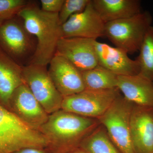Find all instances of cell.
<instances>
[{"instance_id": "17", "label": "cell", "mask_w": 153, "mask_h": 153, "mask_svg": "<svg viewBox=\"0 0 153 153\" xmlns=\"http://www.w3.org/2000/svg\"><path fill=\"white\" fill-rule=\"evenodd\" d=\"M94 7L105 23L133 16L141 12L138 0H93Z\"/></svg>"}, {"instance_id": "18", "label": "cell", "mask_w": 153, "mask_h": 153, "mask_svg": "<svg viewBox=\"0 0 153 153\" xmlns=\"http://www.w3.org/2000/svg\"><path fill=\"white\" fill-rule=\"evenodd\" d=\"M81 74L85 90H108L117 88V75L98 65L81 71Z\"/></svg>"}, {"instance_id": "22", "label": "cell", "mask_w": 153, "mask_h": 153, "mask_svg": "<svg viewBox=\"0 0 153 153\" xmlns=\"http://www.w3.org/2000/svg\"><path fill=\"white\" fill-rule=\"evenodd\" d=\"M91 0H64L59 12V19L61 25L64 24L71 16L82 12Z\"/></svg>"}, {"instance_id": "16", "label": "cell", "mask_w": 153, "mask_h": 153, "mask_svg": "<svg viewBox=\"0 0 153 153\" xmlns=\"http://www.w3.org/2000/svg\"><path fill=\"white\" fill-rule=\"evenodd\" d=\"M23 66L0 47V103L7 109L14 91L25 82Z\"/></svg>"}, {"instance_id": "23", "label": "cell", "mask_w": 153, "mask_h": 153, "mask_svg": "<svg viewBox=\"0 0 153 153\" xmlns=\"http://www.w3.org/2000/svg\"><path fill=\"white\" fill-rule=\"evenodd\" d=\"M64 0H41V9L49 13H58L61 10Z\"/></svg>"}, {"instance_id": "14", "label": "cell", "mask_w": 153, "mask_h": 153, "mask_svg": "<svg viewBox=\"0 0 153 153\" xmlns=\"http://www.w3.org/2000/svg\"><path fill=\"white\" fill-rule=\"evenodd\" d=\"M98 65L117 76H130L140 73V66L137 59L132 60L128 53L117 47L95 42Z\"/></svg>"}, {"instance_id": "21", "label": "cell", "mask_w": 153, "mask_h": 153, "mask_svg": "<svg viewBox=\"0 0 153 153\" xmlns=\"http://www.w3.org/2000/svg\"><path fill=\"white\" fill-rule=\"evenodd\" d=\"M28 3L25 0H0V25L17 16Z\"/></svg>"}, {"instance_id": "12", "label": "cell", "mask_w": 153, "mask_h": 153, "mask_svg": "<svg viewBox=\"0 0 153 153\" xmlns=\"http://www.w3.org/2000/svg\"><path fill=\"white\" fill-rule=\"evenodd\" d=\"M48 65L49 76L63 97L85 90L81 71L65 57L55 54Z\"/></svg>"}, {"instance_id": "11", "label": "cell", "mask_w": 153, "mask_h": 153, "mask_svg": "<svg viewBox=\"0 0 153 153\" xmlns=\"http://www.w3.org/2000/svg\"><path fill=\"white\" fill-rule=\"evenodd\" d=\"M97 40L80 38H62L58 41L55 54L69 60L80 71L98 65L95 49Z\"/></svg>"}, {"instance_id": "3", "label": "cell", "mask_w": 153, "mask_h": 153, "mask_svg": "<svg viewBox=\"0 0 153 153\" xmlns=\"http://www.w3.org/2000/svg\"><path fill=\"white\" fill-rule=\"evenodd\" d=\"M47 144L41 132L27 125L0 103V153H13L26 148L45 149Z\"/></svg>"}, {"instance_id": "19", "label": "cell", "mask_w": 153, "mask_h": 153, "mask_svg": "<svg viewBox=\"0 0 153 153\" xmlns=\"http://www.w3.org/2000/svg\"><path fill=\"white\" fill-rule=\"evenodd\" d=\"M79 147L88 153H121L100 124L82 140Z\"/></svg>"}, {"instance_id": "5", "label": "cell", "mask_w": 153, "mask_h": 153, "mask_svg": "<svg viewBox=\"0 0 153 153\" xmlns=\"http://www.w3.org/2000/svg\"><path fill=\"white\" fill-rule=\"evenodd\" d=\"M133 105L121 95L97 119L121 153H135L130 128L131 114Z\"/></svg>"}, {"instance_id": "2", "label": "cell", "mask_w": 153, "mask_h": 153, "mask_svg": "<svg viewBox=\"0 0 153 153\" xmlns=\"http://www.w3.org/2000/svg\"><path fill=\"white\" fill-rule=\"evenodd\" d=\"M18 16L37 41L36 51L29 64L47 66L55 55L58 41L62 38L59 14L45 12L36 3L29 2Z\"/></svg>"}, {"instance_id": "25", "label": "cell", "mask_w": 153, "mask_h": 153, "mask_svg": "<svg viewBox=\"0 0 153 153\" xmlns=\"http://www.w3.org/2000/svg\"><path fill=\"white\" fill-rule=\"evenodd\" d=\"M68 153H88L87 152H85V150L82 149V148L80 147H77L75 148L74 149L68 152Z\"/></svg>"}, {"instance_id": "7", "label": "cell", "mask_w": 153, "mask_h": 153, "mask_svg": "<svg viewBox=\"0 0 153 153\" xmlns=\"http://www.w3.org/2000/svg\"><path fill=\"white\" fill-rule=\"evenodd\" d=\"M121 95L118 88L102 90L85 89L63 97L61 109L84 117L98 119Z\"/></svg>"}, {"instance_id": "13", "label": "cell", "mask_w": 153, "mask_h": 153, "mask_svg": "<svg viewBox=\"0 0 153 153\" xmlns=\"http://www.w3.org/2000/svg\"><path fill=\"white\" fill-rule=\"evenodd\" d=\"M130 128L135 153H153V106L134 104Z\"/></svg>"}, {"instance_id": "15", "label": "cell", "mask_w": 153, "mask_h": 153, "mask_svg": "<svg viewBox=\"0 0 153 153\" xmlns=\"http://www.w3.org/2000/svg\"><path fill=\"white\" fill-rule=\"evenodd\" d=\"M117 87L123 97L134 104L153 106V83L140 74L118 76Z\"/></svg>"}, {"instance_id": "4", "label": "cell", "mask_w": 153, "mask_h": 153, "mask_svg": "<svg viewBox=\"0 0 153 153\" xmlns=\"http://www.w3.org/2000/svg\"><path fill=\"white\" fill-rule=\"evenodd\" d=\"M152 22L149 12H141L133 16L105 23L104 36L115 47L128 54L134 53L139 51Z\"/></svg>"}, {"instance_id": "8", "label": "cell", "mask_w": 153, "mask_h": 153, "mask_svg": "<svg viewBox=\"0 0 153 153\" xmlns=\"http://www.w3.org/2000/svg\"><path fill=\"white\" fill-rule=\"evenodd\" d=\"M23 75L25 83L48 114L61 109L63 97L53 84L47 66H23Z\"/></svg>"}, {"instance_id": "6", "label": "cell", "mask_w": 153, "mask_h": 153, "mask_svg": "<svg viewBox=\"0 0 153 153\" xmlns=\"http://www.w3.org/2000/svg\"><path fill=\"white\" fill-rule=\"evenodd\" d=\"M37 46L36 38L18 15L0 25V47L22 66L30 63Z\"/></svg>"}, {"instance_id": "10", "label": "cell", "mask_w": 153, "mask_h": 153, "mask_svg": "<svg viewBox=\"0 0 153 153\" xmlns=\"http://www.w3.org/2000/svg\"><path fill=\"white\" fill-rule=\"evenodd\" d=\"M105 24L91 1L86 8L74 14L61 25L62 38H80L97 40L104 36Z\"/></svg>"}, {"instance_id": "1", "label": "cell", "mask_w": 153, "mask_h": 153, "mask_svg": "<svg viewBox=\"0 0 153 153\" xmlns=\"http://www.w3.org/2000/svg\"><path fill=\"white\" fill-rule=\"evenodd\" d=\"M100 125L98 120L60 109L49 114L39 131L47 140L49 153H68L79 147L83 140Z\"/></svg>"}, {"instance_id": "24", "label": "cell", "mask_w": 153, "mask_h": 153, "mask_svg": "<svg viewBox=\"0 0 153 153\" xmlns=\"http://www.w3.org/2000/svg\"><path fill=\"white\" fill-rule=\"evenodd\" d=\"M13 153H49L45 149L36 148H26L16 151Z\"/></svg>"}, {"instance_id": "20", "label": "cell", "mask_w": 153, "mask_h": 153, "mask_svg": "<svg viewBox=\"0 0 153 153\" xmlns=\"http://www.w3.org/2000/svg\"><path fill=\"white\" fill-rule=\"evenodd\" d=\"M137 58L140 66V75L153 83V27L148 30Z\"/></svg>"}, {"instance_id": "9", "label": "cell", "mask_w": 153, "mask_h": 153, "mask_svg": "<svg viewBox=\"0 0 153 153\" xmlns=\"http://www.w3.org/2000/svg\"><path fill=\"white\" fill-rule=\"evenodd\" d=\"M8 109L27 125L38 131L49 117L25 82L14 91Z\"/></svg>"}]
</instances>
